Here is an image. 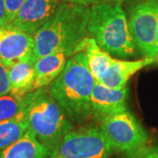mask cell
Listing matches in <instances>:
<instances>
[{
  "mask_svg": "<svg viewBox=\"0 0 158 158\" xmlns=\"http://www.w3.org/2000/svg\"><path fill=\"white\" fill-rule=\"evenodd\" d=\"M61 3V0H27L8 25L34 35L55 16Z\"/></svg>",
  "mask_w": 158,
  "mask_h": 158,
  "instance_id": "cell-9",
  "label": "cell"
},
{
  "mask_svg": "<svg viewBox=\"0 0 158 158\" xmlns=\"http://www.w3.org/2000/svg\"><path fill=\"white\" fill-rule=\"evenodd\" d=\"M26 1L27 0H5L8 24L15 19Z\"/></svg>",
  "mask_w": 158,
  "mask_h": 158,
  "instance_id": "cell-18",
  "label": "cell"
},
{
  "mask_svg": "<svg viewBox=\"0 0 158 158\" xmlns=\"http://www.w3.org/2000/svg\"><path fill=\"white\" fill-rule=\"evenodd\" d=\"M96 81L85 53L79 51L69 58L63 71L48 90L72 121L82 122L91 116L90 97Z\"/></svg>",
  "mask_w": 158,
  "mask_h": 158,
  "instance_id": "cell-2",
  "label": "cell"
},
{
  "mask_svg": "<svg viewBox=\"0 0 158 158\" xmlns=\"http://www.w3.org/2000/svg\"><path fill=\"white\" fill-rule=\"evenodd\" d=\"M125 0H97V4L98 3H102V2H105V3H121Z\"/></svg>",
  "mask_w": 158,
  "mask_h": 158,
  "instance_id": "cell-23",
  "label": "cell"
},
{
  "mask_svg": "<svg viewBox=\"0 0 158 158\" xmlns=\"http://www.w3.org/2000/svg\"><path fill=\"white\" fill-rule=\"evenodd\" d=\"M157 62H158V58H157Z\"/></svg>",
  "mask_w": 158,
  "mask_h": 158,
  "instance_id": "cell-25",
  "label": "cell"
},
{
  "mask_svg": "<svg viewBox=\"0 0 158 158\" xmlns=\"http://www.w3.org/2000/svg\"><path fill=\"white\" fill-rule=\"evenodd\" d=\"M26 102L24 113L28 128L50 151L68 133L74 130L73 121L47 87L30 92L26 96Z\"/></svg>",
  "mask_w": 158,
  "mask_h": 158,
  "instance_id": "cell-4",
  "label": "cell"
},
{
  "mask_svg": "<svg viewBox=\"0 0 158 158\" xmlns=\"http://www.w3.org/2000/svg\"><path fill=\"white\" fill-rule=\"evenodd\" d=\"M69 57L68 54L59 52L35 60L34 90L49 86L63 71Z\"/></svg>",
  "mask_w": 158,
  "mask_h": 158,
  "instance_id": "cell-12",
  "label": "cell"
},
{
  "mask_svg": "<svg viewBox=\"0 0 158 158\" xmlns=\"http://www.w3.org/2000/svg\"><path fill=\"white\" fill-rule=\"evenodd\" d=\"M34 35L11 25L0 28V63L6 69L34 58Z\"/></svg>",
  "mask_w": 158,
  "mask_h": 158,
  "instance_id": "cell-8",
  "label": "cell"
},
{
  "mask_svg": "<svg viewBox=\"0 0 158 158\" xmlns=\"http://www.w3.org/2000/svg\"><path fill=\"white\" fill-rule=\"evenodd\" d=\"M128 27L134 43L145 58L158 56L156 34L158 26V1L145 0L130 11Z\"/></svg>",
  "mask_w": 158,
  "mask_h": 158,
  "instance_id": "cell-7",
  "label": "cell"
},
{
  "mask_svg": "<svg viewBox=\"0 0 158 158\" xmlns=\"http://www.w3.org/2000/svg\"><path fill=\"white\" fill-rule=\"evenodd\" d=\"M100 130L113 152L135 153L147 144V132L127 111L108 116L100 121Z\"/></svg>",
  "mask_w": 158,
  "mask_h": 158,
  "instance_id": "cell-6",
  "label": "cell"
},
{
  "mask_svg": "<svg viewBox=\"0 0 158 158\" xmlns=\"http://www.w3.org/2000/svg\"><path fill=\"white\" fill-rule=\"evenodd\" d=\"M90 17L88 6L61 3L56 13L34 34V59L63 52L73 56L86 37Z\"/></svg>",
  "mask_w": 158,
  "mask_h": 158,
  "instance_id": "cell-1",
  "label": "cell"
},
{
  "mask_svg": "<svg viewBox=\"0 0 158 158\" xmlns=\"http://www.w3.org/2000/svg\"><path fill=\"white\" fill-rule=\"evenodd\" d=\"M28 130L26 114L23 111L14 118L0 122V152L19 141Z\"/></svg>",
  "mask_w": 158,
  "mask_h": 158,
  "instance_id": "cell-16",
  "label": "cell"
},
{
  "mask_svg": "<svg viewBox=\"0 0 158 158\" xmlns=\"http://www.w3.org/2000/svg\"><path fill=\"white\" fill-rule=\"evenodd\" d=\"M156 48H157V52H158V26H157V34H156Z\"/></svg>",
  "mask_w": 158,
  "mask_h": 158,
  "instance_id": "cell-24",
  "label": "cell"
},
{
  "mask_svg": "<svg viewBox=\"0 0 158 158\" xmlns=\"http://www.w3.org/2000/svg\"><path fill=\"white\" fill-rule=\"evenodd\" d=\"M64 2L70 3V4H75V5H80V6H92L94 4H97V0H62Z\"/></svg>",
  "mask_w": 158,
  "mask_h": 158,
  "instance_id": "cell-21",
  "label": "cell"
},
{
  "mask_svg": "<svg viewBox=\"0 0 158 158\" xmlns=\"http://www.w3.org/2000/svg\"><path fill=\"white\" fill-rule=\"evenodd\" d=\"M34 60L30 59L16 63L7 69L11 94L19 97H26L34 91Z\"/></svg>",
  "mask_w": 158,
  "mask_h": 158,
  "instance_id": "cell-14",
  "label": "cell"
},
{
  "mask_svg": "<svg viewBox=\"0 0 158 158\" xmlns=\"http://www.w3.org/2000/svg\"><path fill=\"white\" fill-rule=\"evenodd\" d=\"M26 97H19L11 92L0 96V122L14 118L26 107Z\"/></svg>",
  "mask_w": 158,
  "mask_h": 158,
  "instance_id": "cell-17",
  "label": "cell"
},
{
  "mask_svg": "<svg viewBox=\"0 0 158 158\" xmlns=\"http://www.w3.org/2000/svg\"><path fill=\"white\" fill-rule=\"evenodd\" d=\"M113 152L99 127H86L68 133L48 158H109Z\"/></svg>",
  "mask_w": 158,
  "mask_h": 158,
  "instance_id": "cell-5",
  "label": "cell"
},
{
  "mask_svg": "<svg viewBox=\"0 0 158 158\" xmlns=\"http://www.w3.org/2000/svg\"><path fill=\"white\" fill-rule=\"evenodd\" d=\"M50 153L28 128L19 141L0 152V158H48Z\"/></svg>",
  "mask_w": 158,
  "mask_h": 158,
  "instance_id": "cell-13",
  "label": "cell"
},
{
  "mask_svg": "<svg viewBox=\"0 0 158 158\" xmlns=\"http://www.w3.org/2000/svg\"><path fill=\"white\" fill-rule=\"evenodd\" d=\"M79 51L85 52L90 71L97 81H99L107 71L113 57L103 50L93 38L87 36L79 44L77 52Z\"/></svg>",
  "mask_w": 158,
  "mask_h": 158,
  "instance_id": "cell-15",
  "label": "cell"
},
{
  "mask_svg": "<svg viewBox=\"0 0 158 158\" xmlns=\"http://www.w3.org/2000/svg\"><path fill=\"white\" fill-rule=\"evenodd\" d=\"M128 88L116 90L96 81L90 97L91 116L101 121L103 118L127 111Z\"/></svg>",
  "mask_w": 158,
  "mask_h": 158,
  "instance_id": "cell-10",
  "label": "cell"
},
{
  "mask_svg": "<svg viewBox=\"0 0 158 158\" xmlns=\"http://www.w3.org/2000/svg\"><path fill=\"white\" fill-rule=\"evenodd\" d=\"M8 25V19L6 15L5 0H0V28Z\"/></svg>",
  "mask_w": 158,
  "mask_h": 158,
  "instance_id": "cell-20",
  "label": "cell"
},
{
  "mask_svg": "<svg viewBox=\"0 0 158 158\" xmlns=\"http://www.w3.org/2000/svg\"><path fill=\"white\" fill-rule=\"evenodd\" d=\"M152 58H142L135 61H126L113 58L107 71L99 81L100 84L108 88L122 90L127 87L128 80L141 69L151 64Z\"/></svg>",
  "mask_w": 158,
  "mask_h": 158,
  "instance_id": "cell-11",
  "label": "cell"
},
{
  "mask_svg": "<svg viewBox=\"0 0 158 158\" xmlns=\"http://www.w3.org/2000/svg\"><path fill=\"white\" fill-rule=\"evenodd\" d=\"M145 158H158V148H155L148 153Z\"/></svg>",
  "mask_w": 158,
  "mask_h": 158,
  "instance_id": "cell-22",
  "label": "cell"
},
{
  "mask_svg": "<svg viewBox=\"0 0 158 158\" xmlns=\"http://www.w3.org/2000/svg\"><path fill=\"white\" fill-rule=\"evenodd\" d=\"M11 90L10 83L8 78L7 69L0 63V96L6 95Z\"/></svg>",
  "mask_w": 158,
  "mask_h": 158,
  "instance_id": "cell-19",
  "label": "cell"
},
{
  "mask_svg": "<svg viewBox=\"0 0 158 158\" xmlns=\"http://www.w3.org/2000/svg\"><path fill=\"white\" fill-rule=\"evenodd\" d=\"M87 33L109 55L128 58L135 45L120 3H98L90 8Z\"/></svg>",
  "mask_w": 158,
  "mask_h": 158,
  "instance_id": "cell-3",
  "label": "cell"
}]
</instances>
